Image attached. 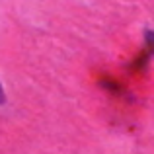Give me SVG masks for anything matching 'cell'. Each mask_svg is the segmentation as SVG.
<instances>
[{"label":"cell","instance_id":"6da1fadb","mask_svg":"<svg viewBox=\"0 0 154 154\" xmlns=\"http://www.w3.org/2000/svg\"><path fill=\"white\" fill-rule=\"evenodd\" d=\"M148 41H150V45L154 47V31H148Z\"/></svg>","mask_w":154,"mask_h":154}]
</instances>
